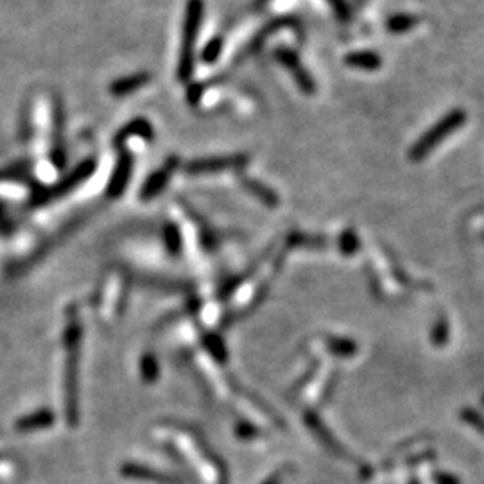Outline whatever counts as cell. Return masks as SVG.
<instances>
[{"instance_id":"1","label":"cell","mask_w":484,"mask_h":484,"mask_svg":"<svg viewBox=\"0 0 484 484\" xmlns=\"http://www.w3.org/2000/svg\"><path fill=\"white\" fill-rule=\"evenodd\" d=\"M203 15H205V2L203 0H187L183 20V36H181V51L178 58V79L181 83L191 81L194 74V44L201 29Z\"/></svg>"},{"instance_id":"2","label":"cell","mask_w":484,"mask_h":484,"mask_svg":"<svg viewBox=\"0 0 484 484\" xmlns=\"http://www.w3.org/2000/svg\"><path fill=\"white\" fill-rule=\"evenodd\" d=\"M79 341L81 327L77 321H70L65 331V411L70 425H76L77 416V366H79Z\"/></svg>"},{"instance_id":"3","label":"cell","mask_w":484,"mask_h":484,"mask_svg":"<svg viewBox=\"0 0 484 484\" xmlns=\"http://www.w3.org/2000/svg\"><path fill=\"white\" fill-rule=\"evenodd\" d=\"M466 122V114L465 110H452L447 115L440 119L436 124L430 129H427L415 143H413L411 151H409V158L413 161H420L427 156V154L433 153L445 138L452 135L455 129L461 128Z\"/></svg>"},{"instance_id":"4","label":"cell","mask_w":484,"mask_h":484,"mask_svg":"<svg viewBox=\"0 0 484 484\" xmlns=\"http://www.w3.org/2000/svg\"><path fill=\"white\" fill-rule=\"evenodd\" d=\"M276 61L283 66V69L289 70L293 74V79L296 81L298 89L305 94V96H312L316 94V81L312 79V76L308 74V70L305 69L303 63L300 61L298 54L294 51L287 47H278L273 52Z\"/></svg>"},{"instance_id":"5","label":"cell","mask_w":484,"mask_h":484,"mask_svg":"<svg viewBox=\"0 0 484 484\" xmlns=\"http://www.w3.org/2000/svg\"><path fill=\"white\" fill-rule=\"evenodd\" d=\"M248 166L246 154H230V156H213V158H203V160H194L187 166V173L192 176L198 174H208L217 173V171L226 169H244Z\"/></svg>"},{"instance_id":"6","label":"cell","mask_w":484,"mask_h":484,"mask_svg":"<svg viewBox=\"0 0 484 484\" xmlns=\"http://www.w3.org/2000/svg\"><path fill=\"white\" fill-rule=\"evenodd\" d=\"M94 169H96V163H94L92 160H86L85 163H81V166L74 171V174H70V176L66 178V180H63L61 183L54 185V187L47 188V191H41L40 194L34 198V203H36V205H44V203L52 201V199L61 198L66 192L72 191L74 187H77V185L83 183L85 180H89L90 174L94 173Z\"/></svg>"},{"instance_id":"7","label":"cell","mask_w":484,"mask_h":484,"mask_svg":"<svg viewBox=\"0 0 484 484\" xmlns=\"http://www.w3.org/2000/svg\"><path fill=\"white\" fill-rule=\"evenodd\" d=\"M133 173V156L129 153H121L117 166H115L114 174L108 181V196L110 198H119L124 194Z\"/></svg>"},{"instance_id":"8","label":"cell","mask_w":484,"mask_h":484,"mask_svg":"<svg viewBox=\"0 0 484 484\" xmlns=\"http://www.w3.org/2000/svg\"><path fill=\"white\" fill-rule=\"evenodd\" d=\"M178 167V158H169L166 163V167L156 173L151 174L146 180V183L142 185V191H140V198L149 201V199L156 198L158 194H161V191L167 187L171 176H173V171Z\"/></svg>"},{"instance_id":"9","label":"cell","mask_w":484,"mask_h":484,"mask_svg":"<svg viewBox=\"0 0 484 484\" xmlns=\"http://www.w3.org/2000/svg\"><path fill=\"white\" fill-rule=\"evenodd\" d=\"M241 183H242V187L246 188V191L250 192L251 196H255V198H257L258 201L264 203L266 206H269V208H275V206H278V203H280L278 194H276L273 188H269L268 185L261 183V181L253 180V178H248V176H242Z\"/></svg>"},{"instance_id":"10","label":"cell","mask_w":484,"mask_h":484,"mask_svg":"<svg viewBox=\"0 0 484 484\" xmlns=\"http://www.w3.org/2000/svg\"><path fill=\"white\" fill-rule=\"evenodd\" d=\"M129 136H140V138L143 140H153L154 136L153 126H151V122H147L146 119H135V121L126 124L124 128L117 133L115 143H117V146H122Z\"/></svg>"},{"instance_id":"11","label":"cell","mask_w":484,"mask_h":484,"mask_svg":"<svg viewBox=\"0 0 484 484\" xmlns=\"http://www.w3.org/2000/svg\"><path fill=\"white\" fill-rule=\"evenodd\" d=\"M345 63L352 69L359 70H378L382 66V58L377 52L371 51H359V52H350L345 58Z\"/></svg>"},{"instance_id":"12","label":"cell","mask_w":484,"mask_h":484,"mask_svg":"<svg viewBox=\"0 0 484 484\" xmlns=\"http://www.w3.org/2000/svg\"><path fill=\"white\" fill-rule=\"evenodd\" d=\"M149 79H151L149 74H135V76L122 77V79L115 81L110 90H111V94L117 97L128 96V94L136 92V90L142 89L143 85H147Z\"/></svg>"},{"instance_id":"13","label":"cell","mask_w":484,"mask_h":484,"mask_svg":"<svg viewBox=\"0 0 484 484\" xmlns=\"http://www.w3.org/2000/svg\"><path fill=\"white\" fill-rule=\"evenodd\" d=\"M54 423V415L49 409H41V411L33 413L29 416H24L16 422V429L19 430H38V429H47Z\"/></svg>"},{"instance_id":"14","label":"cell","mask_w":484,"mask_h":484,"mask_svg":"<svg viewBox=\"0 0 484 484\" xmlns=\"http://www.w3.org/2000/svg\"><path fill=\"white\" fill-rule=\"evenodd\" d=\"M420 19L415 15H403V13H396L385 20V29L393 34H402L411 31L413 27L418 26Z\"/></svg>"},{"instance_id":"15","label":"cell","mask_w":484,"mask_h":484,"mask_svg":"<svg viewBox=\"0 0 484 484\" xmlns=\"http://www.w3.org/2000/svg\"><path fill=\"white\" fill-rule=\"evenodd\" d=\"M286 26H294V20L286 19V16H282V19H276V20H273V22H269L268 26H266L264 29H262L261 33H258L257 36H255L253 40H251V44L248 45L246 54H253V52H257L258 49H261V45L264 44L266 38L269 36V34L275 33L276 29H280V27H286Z\"/></svg>"},{"instance_id":"16","label":"cell","mask_w":484,"mask_h":484,"mask_svg":"<svg viewBox=\"0 0 484 484\" xmlns=\"http://www.w3.org/2000/svg\"><path fill=\"white\" fill-rule=\"evenodd\" d=\"M122 473L131 479H146V480H154V483H174V479L163 475V473H156L149 468H143V466L136 465H124L122 466Z\"/></svg>"},{"instance_id":"17","label":"cell","mask_w":484,"mask_h":484,"mask_svg":"<svg viewBox=\"0 0 484 484\" xmlns=\"http://www.w3.org/2000/svg\"><path fill=\"white\" fill-rule=\"evenodd\" d=\"M223 47H224L223 38H221V36L212 38V40H210L208 44L203 47L201 61L206 63V65H212V63H216L217 59H219L221 52H223Z\"/></svg>"},{"instance_id":"18","label":"cell","mask_w":484,"mask_h":484,"mask_svg":"<svg viewBox=\"0 0 484 484\" xmlns=\"http://www.w3.org/2000/svg\"><path fill=\"white\" fill-rule=\"evenodd\" d=\"M339 250L343 255H353L359 250V238L353 233V230H345L339 237Z\"/></svg>"},{"instance_id":"19","label":"cell","mask_w":484,"mask_h":484,"mask_svg":"<svg viewBox=\"0 0 484 484\" xmlns=\"http://www.w3.org/2000/svg\"><path fill=\"white\" fill-rule=\"evenodd\" d=\"M166 244L171 253L178 255L181 251V235L174 224H169L166 228Z\"/></svg>"},{"instance_id":"20","label":"cell","mask_w":484,"mask_h":484,"mask_svg":"<svg viewBox=\"0 0 484 484\" xmlns=\"http://www.w3.org/2000/svg\"><path fill=\"white\" fill-rule=\"evenodd\" d=\"M328 4L332 6L336 16H338L341 22H350V19H352V9H350L346 0H328Z\"/></svg>"},{"instance_id":"21","label":"cell","mask_w":484,"mask_h":484,"mask_svg":"<svg viewBox=\"0 0 484 484\" xmlns=\"http://www.w3.org/2000/svg\"><path fill=\"white\" fill-rule=\"evenodd\" d=\"M142 375L146 377V380H154L158 375V364L156 361L153 359L151 356H146L142 359Z\"/></svg>"},{"instance_id":"22","label":"cell","mask_w":484,"mask_h":484,"mask_svg":"<svg viewBox=\"0 0 484 484\" xmlns=\"http://www.w3.org/2000/svg\"><path fill=\"white\" fill-rule=\"evenodd\" d=\"M203 92H205V89H203V85H199V83H196V85L188 86V90H187L188 103H191L192 106H196V104L199 103V99H201Z\"/></svg>"},{"instance_id":"23","label":"cell","mask_w":484,"mask_h":484,"mask_svg":"<svg viewBox=\"0 0 484 484\" xmlns=\"http://www.w3.org/2000/svg\"><path fill=\"white\" fill-rule=\"evenodd\" d=\"M438 483H440V484H459L455 479H445V475H438Z\"/></svg>"},{"instance_id":"24","label":"cell","mask_w":484,"mask_h":484,"mask_svg":"<svg viewBox=\"0 0 484 484\" xmlns=\"http://www.w3.org/2000/svg\"><path fill=\"white\" fill-rule=\"evenodd\" d=\"M268 2H269V0H255V2H253V8H255V9H262L266 4H268Z\"/></svg>"},{"instance_id":"25","label":"cell","mask_w":484,"mask_h":484,"mask_svg":"<svg viewBox=\"0 0 484 484\" xmlns=\"http://www.w3.org/2000/svg\"><path fill=\"white\" fill-rule=\"evenodd\" d=\"M268 484H280V479H278V475L271 477V479H269V483H268Z\"/></svg>"},{"instance_id":"26","label":"cell","mask_w":484,"mask_h":484,"mask_svg":"<svg viewBox=\"0 0 484 484\" xmlns=\"http://www.w3.org/2000/svg\"><path fill=\"white\" fill-rule=\"evenodd\" d=\"M359 2H361V4H364V2H366V0H359Z\"/></svg>"}]
</instances>
